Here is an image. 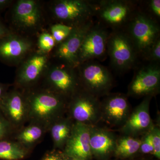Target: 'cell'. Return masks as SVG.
<instances>
[{
    "instance_id": "1f68e13d",
    "label": "cell",
    "mask_w": 160,
    "mask_h": 160,
    "mask_svg": "<svg viewBox=\"0 0 160 160\" xmlns=\"http://www.w3.org/2000/svg\"><path fill=\"white\" fill-rule=\"evenodd\" d=\"M43 160H63L62 158L55 154H50L47 156Z\"/></svg>"
},
{
    "instance_id": "ffe728a7",
    "label": "cell",
    "mask_w": 160,
    "mask_h": 160,
    "mask_svg": "<svg viewBox=\"0 0 160 160\" xmlns=\"http://www.w3.org/2000/svg\"><path fill=\"white\" fill-rule=\"evenodd\" d=\"M73 124L69 118H58L54 122L52 126L51 134L55 146L58 148L65 146Z\"/></svg>"
},
{
    "instance_id": "44dd1931",
    "label": "cell",
    "mask_w": 160,
    "mask_h": 160,
    "mask_svg": "<svg viewBox=\"0 0 160 160\" xmlns=\"http://www.w3.org/2000/svg\"><path fill=\"white\" fill-rule=\"evenodd\" d=\"M141 140L134 137L124 135L117 139L114 150L118 157H129L139 151Z\"/></svg>"
},
{
    "instance_id": "5b68a950",
    "label": "cell",
    "mask_w": 160,
    "mask_h": 160,
    "mask_svg": "<svg viewBox=\"0 0 160 160\" xmlns=\"http://www.w3.org/2000/svg\"><path fill=\"white\" fill-rule=\"evenodd\" d=\"M27 105L28 115L42 122L57 118L65 107L62 97L47 92L33 94L29 98Z\"/></svg>"
},
{
    "instance_id": "836d02e7",
    "label": "cell",
    "mask_w": 160,
    "mask_h": 160,
    "mask_svg": "<svg viewBox=\"0 0 160 160\" xmlns=\"http://www.w3.org/2000/svg\"><path fill=\"white\" fill-rule=\"evenodd\" d=\"M3 95H4V90L3 87L0 85V102L3 98Z\"/></svg>"
},
{
    "instance_id": "4fadbf2b",
    "label": "cell",
    "mask_w": 160,
    "mask_h": 160,
    "mask_svg": "<svg viewBox=\"0 0 160 160\" xmlns=\"http://www.w3.org/2000/svg\"><path fill=\"white\" fill-rule=\"evenodd\" d=\"M96 12L101 20L108 26L118 27L129 21L134 12L132 5L123 1H104L96 4Z\"/></svg>"
},
{
    "instance_id": "f1b7e54d",
    "label": "cell",
    "mask_w": 160,
    "mask_h": 160,
    "mask_svg": "<svg viewBox=\"0 0 160 160\" xmlns=\"http://www.w3.org/2000/svg\"><path fill=\"white\" fill-rule=\"evenodd\" d=\"M149 7L152 13L158 18H160V1L152 0L149 3Z\"/></svg>"
},
{
    "instance_id": "5bb4252c",
    "label": "cell",
    "mask_w": 160,
    "mask_h": 160,
    "mask_svg": "<svg viewBox=\"0 0 160 160\" xmlns=\"http://www.w3.org/2000/svg\"><path fill=\"white\" fill-rule=\"evenodd\" d=\"M117 139L112 132L97 126H90V146L92 155L104 158L114 152Z\"/></svg>"
},
{
    "instance_id": "7c38bea8",
    "label": "cell",
    "mask_w": 160,
    "mask_h": 160,
    "mask_svg": "<svg viewBox=\"0 0 160 160\" xmlns=\"http://www.w3.org/2000/svg\"><path fill=\"white\" fill-rule=\"evenodd\" d=\"M93 24L91 20L75 27L69 36L60 43L57 51L58 57L73 68L79 66L78 56L80 46L87 32Z\"/></svg>"
},
{
    "instance_id": "4dcf8cb0",
    "label": "cell",
    "mask_w": 160,
    "mask_h": 160,
    "mask_svg": "<svg viewBox=\"0 0 160 160\" xmlns=\"http://www.w3.org/2000/svg\"><path fill=\"white\" fill-rule=\"evenodd\" d=\"M9 34V31L4 25L0 22V39Z\"/></svg>"
},
{
    "instance_id": "ba28073f",
    "label": "cell",
    "mask_w": 160,
    "mask_h": 160,
    "mask_svg": "<svg viewBox=\"0 0 160 160\" xmlns=\"http://www.w3.org/2000/svg\"><path fill=\"white\" fill-rule=\"evenodd\" d=\"M160 86V68L153 63L140 69L135 75L128 88L131 96H149L159 91Z\"/></svg>"
},
{
    "instance_id": "9a60e30c",
    "label": "cell",
    "mask_w": 160,
    "mask_h": 160,
    "mask_svg": "<svg viewBox=\"0 0 160 160\" xmlns=\"http://www.w3.org/2000/svg\"><path fill=\"white\" fill-rule=\"evenodd\" d=\"M71 66H57L49 75L52 86L59 94L68 95L73 94L78 85V79Z\"/></svg>"
},
{
    "instance_id": "484cf974",
    "label": "cell",
    "mask_w": 160,
    "mask_h": 160,
    "mask_svg": "<svg viewBox=\"0 0 160 160\" xmlns=\"http://www.w3.org/2000/svg\"><path fill=\"white\" fill-rule=\"evenodd\" d=\"M151 130L145 133V136L141 140L139 151L145 154L153 153V147Z\"/></svg>"
},
{
    "instance_id": "e0dca14e",
    "label": "cell",
    "mask_w": 160,
    "mask_h": 160,
    "mask_svg": "<svg viewBox=\"0 0 160 160\" xmlns=\"http://www.w3.org/2000/svg\"><path fill=\"white\" fill-rule=\"evenodd\" d=\"M31 47L28 41L8 34L0 39V58L8 61L20 58Z\"/></svg>"
},
{
    "instance_id": "8992f818",
    "label": "cell",
    "mask_w": 160,
    "mask_h": 160,
    "mask_svg": "<svg viewBox=\"0 0 160 160\" xmlns=\"http://www.w3.org/2000/svg\"><path fill=\"white\" fill-rule=\"evenodd\" d=\"M69 109L70 116L76 122L94 126L101 119V102L97 97L85 90L75 96Z\"/></svg>"
},
{
    "instance_id": "3957f363",
    "label": "cell",
    "mask_w": 160,
    "mask_h": 160,
    "mask_svg": "<svg viewBox=\"0 0 160 160\" xmlns=\"http://www.w3.org/2000/svg\"><path fill=\"white\" fill-rule=\"evenodd\" d=\"M79 66H82L80 77L84 90L97 97L109 94L112 88L113 79L106 67L94 61L86 62Z\"/></svg>"
},
{
    "instance_id": "d6a6232c",
    "label": "cell",
    "mask_w": 160,
    "mask_h": 160,
    "mask_svg": "<svg viewBox=\"0 0 160 160\" xmlns=\"http://www.w3.org/2000/svg\"><path fill=\"white\" fill-rule=\"evenodd\" d=\"M11 1L8 0H0V9H4L9 6Z\"/></svg>"
},
{
    "instance_id": "d6986e66",
    "label": "cell",
    "mask_w": 160,
    "mask_h": 160,
    "mask_svg": "<svg viewBox=\"0 0 160 160\" xmlns=\"http://www.w3.org/2000/svg\"><path fill=\"white\" fill-rule=\"evenodd\" d=\"M47 60V57L44 55L37 54L32 57L20 72L19 82L22 84H27L35 81L42 72Z\"/></svg>"
},
{
    "instance_id": "cb8c5ba5",
    "label": "cell",
    "mask_w": 160,
    "mask_h": 160,
    "mask_svg": "<svg viewBox=\"0 0 160 160\" xmlns=\"http://www.w3.org/2000/svg\"><path fill=\"white\" fill-rule=\"evenodd\" d=\"M75 27L63 23L55 24L51 27L52 36L56 42L60 44L69 36Z\"/></svg>"
},
{
    "instance_id": "277c9868",
    "label": "cell",
    "mask_w": 160,
    "mask_h": 160,
    "mask_svg": "<svg viewBox=\"0 0 160 160\" xmlns=\"http://www.w3.org/2000/svg\"><path fill=\"white\" fill-rule=\"evenodd\" d=\"M96 4L81 0H61L53 6L55 16L65 25L77 26L91 21L96 14Z\"/></svg>"
},
{
    "instance_id": "2e32d148",
    "label": "cell",
    "mask_w": 160,
    "mask_h": 160,
    "mask_svg": "<svg viewBox=\"0 0 160 160\" xmlns=\"http://www.w3.org/2000/svg\"><path fill=\"white\" fill-rule=\"evenodd\" d=\"M38 5L32 0H21L17 3L13 11L16 23L24 29H30L37 26L40 20Z\"/></svg>"
},
{
    "instance_id": "603a6c76",
    "label": "cell",
    "mask_w": 160,
    "mask_h": 160,
    "mask_svg": "<svg viewBox=\"0 0 160 160\" xmlns=\"http://www.w3.org/2000/svg\"><path fill=\"white\" fill-rule=\"evenodd\" d=\"M43 132L44 129L40 125L32 124L22 130L18 135L17 138L20 143L29 146L38 141Z\"/></svg>"
},
{
    "instance_id": "f546056e",
    "label": "cell",
    "mask_w": 160,
    "mask_h": 160,
    "mask_svg": "<svg viewBox=\"0 0 160 160\" xmlns=\"http://www.w3.org/2000/svg\"><path fill=\"white\" fill-rule=\"evenodd\" d=\"M8 124L0 118V138L2 137L6 134L8 130Z\"/></svg>"
},
{
    "instance_id": "83f0119b",
    "label": "cell",
    "mask_w": 160,
    "mask_h": 160,
    "mask_svg": "<svg viewBox=\"0 0 160 160\" xmlns=\"http://www.w3.org/2000/svg\"><path fill=\"white\" fill-rule=\"evenodd\" d=\"M146 58L153 62H159L160 60V39L156 41L147 53Z\"/></svg>"
},
{
    "instance_id": "7a4b0ae2",
    "label": "cell",
    "mask_w": 160,
    "mask_h": 160,
    "mask_svg": "<svg viewBox=\"0 0 160 160\" xmlns=\"http://www.w3.org/2000/svg\"><path fill=\"white\" fill-rule=\"evenodd\" d=\"M107 52L112 66L121 72L133 67L138 56L131 40L125 32L115 31L109 34Z\"/></svg>"
},
{
    "instance_id": "d4e9b609",
    "label": "cell",
    "mask_w": 160,
    "mask_h": 160,
    "mask_svg": "<svg viewBox=\"0 0 160 160\" xmlns=\"http://www.w3.org/2000/svg\"><path fill=\"white\" fill-rule=\"evenodd\" d=\"M55 41L51 34L44 32L40 36L38 46L42 51L48 52L50 51L55 45Z\"/></svg>"
},
{
    "instance_id": "30bf717a",
    "label": "cell",
    "mask_w": 160,
    "mask_h": 160,
    "mask_svg": "<svg viewBox=\"0 0 160 160\" xmlns=\"http://www.w3.org/2000/svg\"><path fill=\"white\" fill-rule=\"evenodd\" d=\"M101 118L110 125L122 126L131 113L130 106L126 96L107 94L101 102Z\"/></svg>"
},
{
    "instance_id": "7402d4cb",
    "label": "cell",
    "mask_w": 160,
    "mask_h": 160,
    "mask_svg": "<svg viewBox=\"0 0 160 160\" xmlns=\"http://www.w3.org/2000/svg\"><path fill=\"white\" fill-rule=\"evenodd\" d=\"M26 155V152L17 143L8 141L0 142V159L5 160L22 159Z\"/></svg>"
},
{
    "instance_id": "9c48e42d",
    "label": "cell",
    "mask_w": 160,
    "mask_h": 160,
    "mask_svg": "<svg viewBox=\"0 0 160 160\" xmlns=\"http://www.w3.org/2000/svg\"><path fill=\"white\" fill-rule=\"evenodd\" d=\"M90 127L82 123H73L69 137L65 146V152L71 158L87 160L91 158Z\"/></svg>"
},
{
    "instance_id": "ac0fdd59",
    "label": "cell",
    "mask_w": 160,
    "mask_h": 160,
    "mask_svg": "<svg viewBox=\"0 0 160 160\" xmlns=\"http://www.w3.org/2000/svg\"><path fill=\"white\" fill-rule=\"evenodd\" d=\"M6 114L14 125L22 123L28 115L27 103L17 92L10 93L3 99Z\"/></svg>"
},
{
    "instance_id": "6da1fadb",
    "label": "cell",
    "mask_w": 160,
    "mask_h": 160,
    "mask_svg": "<svg viewBox=\"0 0 160 160\" xmlns=\"http://www.w3.org/2000/svg\"><path fill=\"white\" fill-rule=\"evenodd\" d=\"M126 33L131 40L138 56L146 58L151 47L160 38L159 26L144 12H134L129 19Z\"/></svg>"
},
{
    "instance_id": "d590c367",
    "label": "cell",
    "mask_w": 160,
    "mask_h": 160,
    "mask_svg": "<svg viewBox=\"0 0 160 160\" xmlns=\"http://www.w3.org/2000/svg\"><path fill=\"white\" fill-rule=\"evenodd\" d=\"M78 160H79V159H78Z\"/></svg>"
},
{
    "instance_id": "e575fe53",
    "label": "cell",
    "mask_w": 160,
    "mask_h": 160,
    "mask_svg": "<svg viewBox=\"0 0 160 160\" xmlns=\"http://www.w3.org/2000/svg\"><path fill=\"white\" fill-rule=\"evenodd\" d=\"M72 160H78V159H76V158H72Z\"/></svg>"
},
{
    "instance_id": "8fae6325",
    "label": "cell",
    "mask_w": 160,
    "mask_h": 160,
    "mask_svg": "<svg viewBox=\"0 0 160 160\" xmlns=\"http://www.w3.org/2000/svg\"><path fill=\"white\" fill-rule=\"evenodd\" d=\"M152 96L146 97L139 105L130 113L121 131L124 135L136 137L150 131L153 127L149 113V106Z\"/></svg>"
},
{
    "instance_id": "4316f807",
    "label": "cell",
    "mask_w": 160,
    "mask_h": 160,
    "mask_svg": "<svg viewBox=\"0 0 160 160\" xmlns=\"http://www.w3.org/2000/svg\"><path fill=\"white\" fill-rule=\"evenodd\" d=\"M151 132L152 137L153 144V154L158 159L160 158V129L157 126H153L151 129Z\"/></svg>"
},
{
    "instance_id": "52a82bcc",
    "label": "cell",
    "mask_w": 160,
    "mask_h": 160,
    "mask_svg": "<svg viewBox=\"0 0 160 160\" xmlns=\"http://www.w3.org/2000/svg\"><path fill=\"white\" fill-rule=\"evenodd\" d=\"M109 34L105 27L93 24L87 32L80 46L78 56L79 65L105 56L107 53Z\"/></svg>"
}]
</instances>
